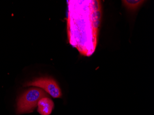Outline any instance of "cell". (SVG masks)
Here are the masks:
<instances>
[{"instance_id":"obj_4","label":"cell","mask_w":154,"mask_h":115,"mask_svg":"<svg viewBox=\"0 0 154 115\" xmlns=\"http://www.w3.org/2000/svg\"><path fill=\"white\" fill-rule=\"evenodd\" d=\"M38 111L41 115H50L52 113L54 103L47 97L42 98L38 103Z\"/></svg>"},{"instance_id":"obj_2","label":"cell","mask_w":154,"mask_h":115,"mask_svg":"<svg viewBox=\"0 0 154 115\" xmlns=\"http://www.w3.org/2000/svg\"><path fill=\"white\" fill-rule=\"evenodd\" d=\"M47 94L43 90L38 88H31L23 92L17 102L16 112L18 114L32 112L38 105L39 100Z\"/></svg>"},{"instance_id":"obj_1","label":"cell","mask_w":154,"mask_h":115,"mask_svg":"<svg viewBox=\"0 0 154 115\" xmlns=\"http://www.w3.org/2000/svg\"><path fill=\"white\" fill-rule=\"evenodd\" d=\"M68 13L69 43L81 55L91 56L97 48L103 16L101 1H70Z\"/></svg>"},{"instance_id":"obj_5","label":"cell","mask_w":154,"mask_h":115,"mask_svg":"<svg viewBox=\"0 0 154 115\" xmlns=\"http://www.w3.org/2000/svg\"><path fill=\"white\" fill-rule=\"evenodd\" d=\"M123 5L128 11L134 12L140 8L145 2L144 0H122Z\"/></svg>"},{"instance_id":"obj_3","label":"cell","mask_w":154,"mask_h":115,"mask_svg":"<svg viewBox=\"0 0 154 115\" xmlns=\"http://www.w3.org/2000/svg\"><path fill=\"white\" fill-rule=\"evenodd\" d=\"M24 86H35L40 88L54 98H60L62 96V92L59 86L52 78L48 77L38 78L26 83Z\"/></svg>"}]
</instances>
